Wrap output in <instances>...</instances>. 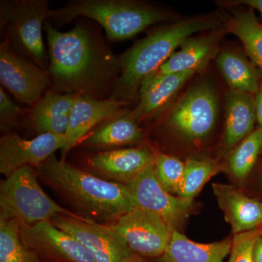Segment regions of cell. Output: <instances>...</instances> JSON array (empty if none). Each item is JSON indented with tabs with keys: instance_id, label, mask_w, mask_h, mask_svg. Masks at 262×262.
<instances>
[{
	"instance_id": "4316f807",
	"label": "cell",
	"mask_w": 262,
	"mask_h": 262,
	"mask_svg": "<svg viewBox=\"0 0 262 262\" xmlns=\"http://www.w3.org/2000/svg\"><path fill=\"white\" fill-rule=\"evenodd\" d=\"M262 151V130L258 128L241 141L229 154L227 170L233 178L244 180L249 175Z\"/></svg>"
},
{
	"instance_id": "7c38bea8",
	"label": "cell",
	"mask_w": 262,
	"mask_h": 262,
	"mask_svg": "<svg viewBox=\"0 0 262 262\" xmlns=\"http://www.w3.org/2000/svg\"><path fill=\"white\" fill-rule=\"evenodd\" d=\"M66 136L45 134L25 139L15 133L0 139V173L5 178L25 167L37 168L66 145Z\"/></svg>"
},
{
	"instance_id": "30bf717a",
	"label": "cell",
	"mask_w": 262,
	"mask_h": 262,
	"mask_svg": "<svg viewBox=\"0 0 262 262\" xmlns=\"http://www.w3.org/2000/svg\"><path fill=\"white\" fill-rule=\"evenodd\" d=\"M0 82L19 102L32 107L51 89L48 71L0 43Z\"/></svg>"
},
{
	"instance_id": "ba28073f",
	"label": "cell",
	"mask_w": 262,
	"mask_h": 262,
	"mask_svg": "<svg viewBox=\"0 0 262 262\" xmlns=\"http://www.w3.org/2000/svg\"><path fill=\"white\" fill-rule=\"evenodd\" d=\"M108 225L134 254L148 259L163 256L173 231L159 215L139 208Z\"/></svg>"
},
{
	"instance_id": "277c9868",
	"label": "cell",
	"mask_w": 262,
	"mask_h": 262,
	"mask_svg": "<svg viewBox=\"0 0 262 262\" xmlns=\"http://www.w3.org/2000/svg\"><path fill=\"white\" fill-rule=\"evenodd\" d=\"M78 17L97 22L113 42L127 40L150 26L177 18L165 10L132 0H71L61 8L50 10L48 20L65 24Z\"/></svg>"
},
{
	"instance_id": "cb8c5ba5",
	"label": "cell",
	"mask_w": 262,
	"mask_h": 262,
	"mask_svg": "<svg viewBox=\"0 0 262 262\" xmlns=\"http://www.w3.org/2000/svg\"><path fill=\"white\" fill-rule=\"evenodd\" d=\"M222 20L225 30L239 38L253 63L262 70V24L253 10H236Z\"/></svg>"
},
{
	"instance_id": "3957f363",
	"label": "cell",
	"mask_w": 262,
	"mask_h": 262,
	"mask_svg": "<svg viewBox=\"0 0 262 262\" xmlns=\"http://www.w3.org/2000/svg\"><path fill=\"white\" fill-rule=\"evenodd\" d=\"M220 23L208 17L177 21L152 31L119 56L121 74L110 98L129 102L139 95L143 82L156 72L177 48L196 33L218 28Z\"/></svg>"
},
{
	"instance_id": "d4e9b609",
	"label": "cell",
	"mask_w": 262,
	"mask_h": 262,
	"mask_svg": "<svg viewBox=\"0 0 262 262\" xmlns=\"http://www.w3.org/2000/svg\"><path fill=\"white\" fill-rule=\"evenodd\" d=\"M0 262H48L22 239L20 225L0 220Z\"/></svg>"
},
{
	"instance_id": "9a60e30c",
	"label": "cell",
	"mask_w": 262,
	"mask_h": 262,
	"mask_svg": "<svg viewBox=\"0 0 262 262\" xmlns=\"http://www.w3.org/2000/svg\"><path fill=\"white\" fill-rule=\"evenodd\" d=\"M88 164L106 180L128 186L155 164V153L146 146L106 150L91 155Z\"/></svg>"
},
{
	"instance_id": "d590c367",
	"label": "cell",
	"mask_w": 262,
	"mask_h": 262,
	"mask_svg": "<svg viewBox=\"0 0 262 262\" xmlns=\"http://www.w3.org/2000/svg\"><path fill=\"white\" fill-rule=\"evenodd\" d=\"M261 183H262V171H261Z\"/></svg>"
},
{
	"instance_id": "8fae6325",
	"label": "cell",
	"mask_w": 262,
	"mask_h": 262,
	"mask_svg": "<svg viewBox=\"0 0 262 262\" xmlns=\"http://www.w3.org/2000/svg\"><path fill=\"white\" fill-rule=\"evenodd\" d=\"M136 208L159 215L178 230L194 209V200L170 194L160 184L155 164L146 168L128 185Z\"/></svg>"
},
{
	"instance_id": "603a6c76",
	"label": "cell",
	"mask_w": 262,
	"mask_h": 262,
	"mask_svg": "<svg viewBox=\"0 0 262 262\" xmlns=\"http://www.w3.org/2000/svg\"><path fill=\"white\" fill-rule=\"evenodd\" d=\"M216 63L231 91L251 95L259 89L260 74L256 66L246 57L232 51H223L217 56Z\"/></svg>"
},
{
	"instance_id": "5b68a950",
	"label": "cell",
	"mask_w": 262,
	"mask_h": 262,
	"mask_svg": "<svg viewBox=\"0 0 262 262\" xmlns=\"http://www.w3.org/2000/svg\"><path fill=\"white\" fill-rule=\"evenodd\" d=\"M48 0H1L0 33L3 42L48 71V53L43 42L42 29L49 17Z\"/></svg>"
},
{
	"instance_id": "6da1fadb",
	"label": "cell",
	"mask_w": 262,
	"mask_h": 262,
	"mask_svg": "<svg viewBox=\"0 0 262 262\" xmlns=\"http://www.w3.org/2000/svg\"><path fill=\"white\" fill-rule=\"evenodd\" d=\"M47 34L48 73L51 91L96 99L111 97L121 74L119 56L114 54L101 36L84 23L62 32L50 22Z\"/></svg>"
},
{
	"instance_id": "f1b7e54d",
	"label": "cell",
	"mask_w": 262,
	"mask_h": 262,
	"mask_svg": "<svg viewBox=\"0 0 262 262\" xmlns=\"http://www.w3.org/2000/svg\"><path fill=\"white\" fill-rule=\"evenodd\" d=\"M259 235L258 229L234 234L228 262H253V248Z\"/></svg>"
},
{
	"instance_id": "4dcf8cb0",
	"label": "cell",
	"mask_w": 262,
	"mask_h": 262,
	"mask_svg": "<svg viewBox=\"0 0 262 262\" xmlns=\"http://www.w3.org/2000/svg\"><path fill=\"white\" fill-rule=\"evenodd\" d=\"M254 108L256 120L258 124V128L262 130V81L260 83L259 89L255 94Z\"/></svg>"
},
{
	"instance_id": "d6986e66",
	"label": "cell",
	"mask_w": 262,
	"mask_h": 262,
	"mask_svg": "<svg viewBox=\"0 0 262 262\" xmlns=\"http://www.w3.org/2000/svg\"><path fill=\"white\" fill-rule=\"evenodd\" d=\"M195 74L185 72L147 77L141 84L139 102L131 110V115L139 122L160 113Z\"/></svg>"
},
{
	"instance_id": "e0dca14e",
	"label": "cell",
	"mask_w": 262,
	"mask_h": 262,
	"mask_svg": "<svg viewBox=\"0 0 262 262\" xmlns=\"http://www.w3.org/2000/svg\"><path fill=\"white\" fill-rule=\"evenodd\" d=\"M219 206L234 234L258 229L262 225V203L229 184L212 185Z\"/></svg>"
},
{
	"instance_id": "ac0fdd59",
	"label": "cell",
	"mask_w": 262,
	"mask_h": 262,
	"mask_svg": "<svg viewBox=\"0 0 262 262\" xmlns=\"http://www.w3.org/2000/svg\"><path fill=\"white\" fill-rule=\"evenodd\" d=\"M226 32L214 30L207 35L189 38L183 43L179 51H176L149 77L185 72H201L216 56L219 43L223 32Z\"/></svg>"
},
{
	"instance_id": "2e32d148",
	"label": "cell",
	"mask_w": 262,
	"mask_h": 262,
	"mask_svg": "<svg viewBox=\"0 0 262 262\" xmlns=\"http://www.w3.org/2000/svg\"><path fill=\"white\" fill-rule=\"evenodd\" d=\"M75 96L48 90L34 106L27 110L23 122L36 136L45 134L65 135Z\"/></svg>"
},
{
	"instance_id": "7402d4cb",
	"label": "cell",
	"mask_w": 262,
	"mask_h": 262,
	"mask_svg": "<svg viewBox=\"0 0 262 262\" xmlns=\"http://www.w3.org/2000/svg\"><path fill=\"white\" fill-rule=\"evenodd\" d=\"M232 245V238L200 244L173 229L168 247L156 262H225Z\"/></svg>"
},
{
	"instance_id": "484cf974",
	"label": "cell",
	"mask_w": 262,
	"mask_h": 262,
	"mask_svg": "<svg viewBox=\"0 0 262 262\" xmlns=\"http://www.w3.org/2000/svg\"><path fill=\"white\" fill-rule=\"evenodd\" d=\"M222 165L209 158H189L184 162V170L177 195L194 200L208 181L220 172Z\"/></svg>"
},
{
	"instance_id": "44dd1931",
	"label": "cell",
	"mask_w": 262,
	"mask_h": 262,
	"mask_svg": "<svg viewBox=\"0 0 262 262\" xmlns=\"http://www.w3.org/2000/svg\"><path fill=\"white\" fill-rule=\"evenodd\" d=\"M144 140L139 122L125 110L100 124L80 143L84 147L99 151L135 145Z\"/></svg>"
},
{
	"instance_id": "7a4b0ae2",
	"label": "cell",
	"mask_w": 262,
	"mask_h": 262,
	"mask_svg": "<svg viewBox=\"0 0 262 262\" xmlns=\"http://www.w3.org/2000/svg\"><path fill=\"white\" fill-rule=\"evenodd\" d=\"M35 170L43 182L84 218L110 225L136 208L128 186L88 173L55 155Z\"/></svg>"
},
{
	"instance_id": "83f0119b",
	"label": "cell",
	"mask_w": 262,
	"mask_h": 262,
	"mask_svg": "<svg viewBox=\"0 0 262 262\" xmlns=\"http://www.w3.org/2000/svg\"><path fill=\"white\" fill-rule=\"evenodd\" d=\"M155 168L160 184L170 194L177 195L184 163L173 155L158 152L155 154Z\"/></svg>"
},
{
	"instance_id": "f546056e",
	"label": "cell",
	"mask_w": 262,
	"mask_h": 262,
	"mask_svg": "<svg viewBox=\"0 0 262 262\" xmlns=\"http://www.w3.org/2000/svg\"><path fill=\"white\" fill-rule=\"evenodd\" d=\"M27 112V110H23L15 104L3 87H0V127L2 130L10 133L20 120L23 121Z\"/></svg>"
},
{
	"instance_id": "8992f818",
	"label": "cell",
	"mask_w": 262,
	"mask_h": 262,
	"mask_svg": "<svg viewBox=\"0 0 262 262\" xmlns=\"http://www.w3.org/2000/svg\"><path fill=\"white\" fill-rule=\"evenodd\" d=\"M35 169L25 167L5 178L0 185V220L34 225L58 215H75L57 204L43 190Z\"/></svg>"
},
{
	"instance_id": "9c48e42d",
	"label": "cell",
	"mask_w": 262,
	"mask_h": 262,
	"mask_svg": "<svg viewBox=\"0 0 262 262\" xmlns=\"http://www.w3.org/2000/svg\"><path fill=\"white\" fill-rule=\"evenodd\" d=\"M53 225L77 239L96 262H127L134 253L108 225L80 215H58Z\"/></svg>"
},
{
	"instance_id": "1f68e13d",
	"label": "cell",
	"mask_w": 262,
	"mask_h": 262,
	"mask_svg": "<svg viewBox=\"0 0 262 262\" xmlns=\"http://www.w3.org/2000/svg\"><path fill=\"white\" fill-rule=\"evenodd\" d=\"M229 6H233V5H244L246 6L249 7V8L253 10H257L258 13L262 16V0H241V1H232L229 2V3H226Z\"/></svg>"
},
{
	"instance_id": "52a82bcc",
	"label": "cell",
	"mask_w": 262,
	"mask_h": 262,
	"mask_svg": "<svg viewBox=\"0 0 262 262\" xmlns=\"http://www.w3.org/2000/svg\"><path fill=\"white\" fill-rule=\"evenodd\" d=\"M218 115V100L211 84L203 82L189 90L169 111L165 125L184 140L203 141L211 134Z\"/></svg>"
},
{
	"instance_id": "836d02e7",
	"label": "cell",
	"mask_w": 262,
	"mask_h": 262,
	"mask_svg": "<svg viewBox=\"0 0 262 262\" xmlns=\"http://www.w3.org/2000/svg\"><path fill=\"white\" fill-rule=\"evenodd\" d=\"M127 262H149L148 258L141 257L140 256L134 254Z\"/></svg>"
},
{
	"instance_id": "e575fe53",
	"label": "cell",
	"mask_w": 262,
	"mask_h": 262,
	"mask_svg": "<svg viewBox=\"0 0 262 262\" xmlns=\"http://www.w3.org/2000/svg\"><path fill=\"white\" fill-rule=\"evenodd\" d=\"M258 230H259L260 234H261V235H262V227H261V228L258 229Z\"/></svg>"
},
{
	"instance_id": "d6a6232c",
	"label": "cell",
	"mask_w": 262,
	"mask_h": 262,
	"mask_svg": "<svg viewBox=\"0 0 262 262\" xmlns=\"http://www.w3.org/2000/svg\"><path fill=\"white\" fill-rule=\"evenodd\" d=\"M253 262H262V235L260 234L255 242L252 251Z\"/></svg>"
},
{
	"instance_id": "4fadbf2b",
	"label": "cell",
	"mask_w": 262,
	"mask_h": 262,
	"mask_svg": "<svg viewBox=\"0 0 262 262\" xmlns=\"http://www.w3.org/2000/svg\"><path fill=\"white\" fill-rule=\"evenodd\" d=\"M20 233L24 242L48 262H96L77 239L51 221L20 225Z\"/></svg>"
},
{
	"instance_id": "ffe728a7",
	"label": "cell",
	"mask_w": 262,
	"mask_h": 262,
	"mask_svg": "<svg viewBox=\"0 0 262 262\" xmlns=\"http://www.w3.org/2000/svg\"><path fill=\"white\" fill-rule=\"evenodd\" d=\"M225 117L220 157L227 158L234 148L253 131L256 122L253 95L229 90L226 96Z\"/></svg>"
},
{
	"instance_id": "5bb4252c",
	"label": "cell",
	"mask_w": 262,
	"mask_h": 262,
	"mask_svg": "<svg viewBox=\"0 0 262 262\" xmlns=\"http://www.w3.org/2000/svg\"><path fill=\"white\" fill-rule=\"evenodd\" d=\"M129 102L115 98L96 99L75 96L66 133V145L61 150L62 160L76 145L80 144L90 133L100 124L121 113Z\"/></svg>"
}]
</instances>
